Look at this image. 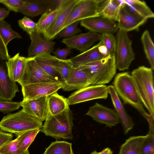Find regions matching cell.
<instances>
[{"mask_svg":"<svg viewBox=\"0 0 154 154\" xmlns=\"http://www.w3.org/2000/svg\"><path fill=\"white\" fill-rule=\"evenodd\" d=\"M10 11L0 7V20H3L8 15Z\"/></svg>","mask_w":154,"mask_h":154,"instance_id":"cell-46","label":"cell"},{"mask_svg":"<svg viewBox=\"0 0 154 154\" xmlns=\"http://www.w3.org/2000/svg\"><path fill=\"white\" fill-rule=\"evenodd\" d=\"M153 70L142 66L131 73L136 89L143 104L154 118V90Z\"/></svg>","mask_w":154,"mask_h":154,"instance_id":"cell-2","label":"cell"},{"mask_svg":"<svg viewBox=\"0 0 154 154\" xmlns=\"http://www.w3.org/2000/svg\"><path fill=\"white\" fill-rule=\"evenodd\" d=\"M123 0H103L99 9L100 16L117 21Z\"/></svg>","mask_w":154,"mask_h":154,"instance_id":"cell-24","label":"cell"},{"mask_svg":"<svg viewBox=\"0 0 154 154\" xmlns=\"http://www.w3.org/2000/svg\"><path fill=\"white\" fill-rule=\"evenodd\" d=\"M79 0H70L64 6L49 28L42 34L48 40L54 38L61 31L71 12Z\"/></svg>","mask_w":154,"mask_h":154,"instance_id":"cell-17","label":"cell"},{"mask_svg":"<svg viewBox=\"0 0 154 154\" xmlns=\"http://www.w3.org/2000/svg\"><path fill=\"white\" fill-rule=\"evenodd\" d=\"M106 48L108 54H115L116 45V38L112 33L101 34L100 40Z\"/></svg>","mask_w":154,"mask_h":154,"instance_id":"cell-35","label":"cell"},{"mask_svg":"<svg viewBox=\"0 0 154 154\" xmlns=\"http://www.w3.org/2000/svg\"><path fill=\"white\" fill-rule=\"evenodd\" d=\"M79 21L75 22L67 26L61 30L57 35L58 38H68L71 37L81 32L78 27Z\"/></svg>","mask_w":154,"mask_h":154,"instance_id":"cell-37","label":"cell"},{"mask_svg":"<svg viewBox=\"0 0 154 154\" xmlns=\"http://www.w3.org/2000/svg\"><path fill=\"white\" fill-rule=\"evenodd\" d=\"M42 121L36 119L22 109L4 116L0 122L1 130L14 133L17 136L26 131L41 129Z\"/></svg>","mask_w":154,"mask_h":154,"instance_id":"cell-5","label":"cell"},{"mask_svg":"<svg viewBox=\"0 0 154 154\" xmlns=\"http://www.w3.org/2000/svg\"><path fill=\"white\" fill-rule=\"evenodd\" d=\"M34 57L38 65L45 73L58 82L62 83L59 75L53 67L57 58L49 53L41 54Z\"/></svg>","mask_w":154,"mask_h":154,"instance_id":"cell-23","label":"cell"},{"mask_svg":"<svg viewBox=\"0 0 154 154\" xmlns=\"http://www.w3.org/2000/svg\"><path fill=\"white\" fill-rule=\"evenodd\" d=\"M48 112L52 115L58 114L69 106L67 98L56 92L48 96Z\"/></svg>","mask_w":154,"mask_h":154,"instance_id":"cell-27","label":"cell"},{"mask_svg":"<svg viewBox=\"0 0 154 154\" xmlns=\"http://www.w3.org/2000/svg\"><path fill=\"white\" fill-rule=\"evenodd\" d=\"M53 67L59 75L62 83L68 79L75 69L70 59L62 60L57 58Z\"/></svg>","mask_w":154,"mask_h":154,"instance_id":"cell-30","label":"cell"},{"mask_svg":"<svg viewBox=\"0 0 154 154\" xmlns=\"http://www.w3.org/2000/svg\"><path fill=\"white\" fill-rule=\"evenodd\" d=\"M42 82L59 83L44 71L37 63L34 57H28L22 76L17 82L22 86Z\"/></svg>","mask_w":154,"mask_h":154,"instance_id":"cell-8","label":"cell"},{"mask_svg":"<svg viewBox=\"0 0 154 154\" xmlns=\"http://www.w3.org/2000/svg\"><path fill=\"white\" fill-rule=\"evenodd\" d=\"M147 19L143 18L129 11L124 4L122 6L117 25L119 29L128 32L138 30L145 24Z\"/></svg>","mask_w":154,"mask_h":154,"instance_id":"cell-15","label":"cell"},{"mask_svg":"<svg viewBox=\"0 0 154 154\" xmlns=\"http://www.w3.org/2000/svg\"><path fill=\"white\" fill-rule=\"evenodd\" d=\"M146 56L150 65V68L154 69V45L149 31L145 30L141 38Z\"/></svg>","mask_w":154,"mask_h":154,"instance_id":"cell-31","label":"cell"},{"mask_svg":"<svg viewBox=\"0 0 154 154\" xmlns=\"http://www.w3.org/2000/svg\"><path fill=\"white\" fill-rule=\"evenodd\" d=\"M91 85L87 73L78 67H75L68 79L62 83L61 88L64 91L79 90Z\"/></svg>","mask_w":154,"mask_h":154,"instance_id":"cell-21","label":"cell"},{"mask_svg":"<svg viewBox=\"0 0 154 154\" xmlns=\"http://www.w3.org/2000/svg\"><path fill=\"white\" fill-rule=\"evenodd\" d=\"M47 3L46 2L25 1L24 5L18 12L31 17H35L43 14L49 9Z\"/></svg>","mask_w":154,"mask_h":154,"instance_id":"cell-28","label":"cell"},{"mask_svg":"<svg viewBox=\"0 0 154 154\" xmlns=\"http://www.w3.org/2000/svg\"><path fill=\"white\" fill-rule=\"evenodd\" d=\"M72 146V143L66 141L56 140L46 148L43 154H74Z\"/></svg>","mask_w":154,"mask_h":154,"instance_id":"cell-32","label":"cell"},{"mask_svg":"<svg viewBox=\"0 0 154 154\" xmlns=\"http://www.w3.org/2000/svg\"><path fill=\"white\" fill-rule=\"evenodd\" d=\"M108 94L107 86L105 85H91L77 90L67 98L69 105L98 99H106Z\"/></svg>","mask_w":154,"mask_h":154,"instance_id":"cell-9","label":"cell"},{"mask_svg":"<svg viewBox=\"0 0 154 154\" xmlns=\"http://www.w3.org/2000/svg\"><path fill=\"white\" fill-rule=\"evenodd\" d=\"M13 136L12 133L5 132L0 130V148L4 144L12 140Z\"/></svg>","mask_w":154,"mask_h":154,"instance_id":"cell-44","label":"cell"},{"mask_svg":"<svg viewBox=\"0 0 154 154\" xmlns=\"http://www.w3.org/2000/svg\"><path fill=\"white\" fill-rule=\"evenodd\" d=\"M19 137L7 143L0 148V154H18L23 153L19 148Z\"/></svg>","mask_w":154,"mask_h":154,"instance_id":"cell-36","label":"cell"},{"mask_svg":"<svg viewBox=\"0 0 154 154\" xmlns=\"http://www.w3.org/2000/svg\"><path fill=\"white\" fill-rule=\"evenodd\" d=\"M140 147L139 154H154V135L146 134Z\"/></svg>","mask_w":154,"mask_h":154,"instance_id":"cell-38","label":"cell"},{"mask_svg":"<svg viewBox=\"0 0 154 154\" xmlns=\"http://www.w3.org/2000/svg\"><path fill=\"white\" fill-rule=\"evenodd\" d=\"M80 25L89 31L101 34H113L118 30L117 23L115 21L101 16L82 20Z\"/></svg>","mask_w":154,"mask_h":154,"instance_id":"cell-13","label":"cell"},{"mask_svg":"<svg viewBox=\"0 0 154 154\" xmlns=\"http://www.w3.org/2000/svg\"><path fill=\"white\" fill-rule=\"evenodd\" d=\"M18 154H29V153L28 150V149L26 151L23 153Z\"/></svg>","mask_w":154,"mask_h":154,"instance_id":"cell-48","label":"cell"},{"mask_svg":"<svg viewBox=\"0 0 154 154\" xmlns=\"http://www.w3.org/2000/svg\"><path fill=\"white\" fill-rule=\"evenodd\" d=\"M113 152L109 148H106L100 152L99 154H112Z\"/></svg>","mask_w":154,"mask_h":154,"instance_id":"cell-47","label":"cell"},{"mask_svg":"<svg viewBox=\"0 0 154 154\" xmlns=\"http://www.w3.org/2000/svg\"><path fill=\"white\" fill-rule=\"evenodd\" d=\"M99 152H97L96 151H94L93 152H91V154H99Z\"/></svg>","mask_w":154,"mask_h":154,"instance_id":"cell-49","label":"cell"},{"mask_svg":"<svg viewBox=\"0 0 154 154\" xmlns=\"http://www.w3.org/2000/svg\"><path fill=\"white\" fill-rule=\"evenodd\" d=\"M10 58L7 47L5 45L0 35V58L7 61Z\"/></svg>","mask_w":154,"mask_h":154,"instance_id":"cell-43","label":"cell"},{"mask_svg":"<svg viewBox=\"0 0 154 154\" xmlns=\"http://www.w3.org/2000/svg\"><path fill=\"white\" fill-rule=\"evenodd\" d=\"M41 130L42 129L36 128L29 130L17 136L19 137L18 146L19 149L23 152L28 150L38 134Z\"/></svg>","mask_w":154,"mask_h":154,"instance_id":"cell-33","label":"cell"},{"mask_svg":"<svg viewBox=\"0 0 154 154\" xmlns=\"http://www.w3.org/2000/svg\"><path fill=\"white\" fill-rule=\"evenodd\" d=\"M86 115L91 117L96 122L110 128L116 126L120 122L115 110L97 102L90 107Z\"/></svg>","mask_w":154,"mask_h":154,"instance_id":"cell-11","label":"cell"},{"mask_svg":"<svg viewBox=\"0 0 154 154\" xmlns=\"http://www.w3.org/2000/svg\"><path fill=\"white\" fill-rule=\"evenodd\" d=\"M21 106V102H14L0 100V112L9 114L11 112L19 109Z\"/></svg>","mask_w":154,"mask_h":154,"instance_id":"cell-40","label":"cell"},{"mask_svg":"<svg viewBox=\"0 0 154 154\" xmlns=\"http://www.w3.org/2000/svg\"><path fill=\"white\" fill-rule=\"evenodd\" d=\"M25 1L22 0H0V3L4 5L9 9L18 12L23 5Z\"/></svg>","mask_w":154,"mask_h":154,"instance_id":"cell-41","label":"cell"},{"mask_svg":"<svg viewBox=\"0 0 154 154\" xmlns=\"http://www.w3.org/2000/svg\"><path fill=\"white\" fill-rule=\"evenodd\" d=\"M108 54L107 50L100 41L87 50L81 53L70 59L75 67L98 60Z\"/></svg>","mask_w":154,"mask_h":154,"instance_id":"cell-18","label":"cell"},{"mask_svg":"<svg viewBox=\"0 0 154 154\" xmlns=\"http://www.w3.org/2000/svg\"><path fill=\"white\" fill-rule=\"evenodd\" d=\"M0 35L7 47L12 40L22 38L20 34L13 30L10 25L4 20H0Z\"/></svg>","mask_w":154,"mask_h":154,"instance_id":"cell-34","label":"cell"},{"mask_svg":"<svg viewBox=\"0 0 154 154\" xmlns=\"http://www.w3.org/2000/svg\"><path fill=\"white\" fill-rule=\"evenodd\" d=\"M42 35L36 30L29 35L31 43L28 48V57L52 52L55 42L47 39Z\"/></svg>","mask_w":154,"mask_h":154,"instance_id":"cell-16","label":"cell"},{"mask_svg":"<svg viewBox=\"0 0 154 154\" xmlns=\"http://www.w3.org/2000/svg\"><path fill=\"white\" fill-rule=\"evenodd\" d=\"M101 35L89 31L69 38H64L62 42L68 48L75 49L82 53L90 48L95 43L100 41Z\"/></svg>","mask_w":154,"mask_h":154,"instance_id":"cell-12","label":"cell"},{"mask_svg":"<svg viewBox=\"0 0 154 154\" xmlns=\"http://www.w3.org/2000/svg\"><path fill=\"white\" fill-rule=\"evenodd\" d=\"M62 83L42 82L22 85L23 100L48 96L61 88Z\"/></svg>","mask_w":154,"mask_h":154,"instance_id":"cell-10","label":"cell"},{"mask_svg":"<svg viewBox=\"0 0 154 154\" xmlns=\"http://www.w3.org/2000/svg\"><path fill=\"white\" fill-rule=\"evenodd\" d=\"M116 33V45L115 54L117 69L124 71L128 69L134 59L135 54L132 47V41L128 32L119 29Z\"/></svg>","mask_w":154,"mask_h":154,"instance_id":"cell-6","label":"cell"},{"mask_svg":"<svg viewBox=\"0 0 154 154\" xmlns=\"http://www.w3.org/2000/svg\"><path fill=\"white\" fill-rule=\"evenodd\" d=\"M113 86L124 105L135 108L146 120L149 114L144 109L133 78L128 72L118 73L113 82Z\"/></svg>","mask_w":154,"mask_h":154,"instance_id":"cell-1","label":"cell"},{"mask_svg":"<svg viewBox=\"0 0 154 154\" xmlns=\"http://www.w3.org/2000/svg\"><path fill=\"white\" fill-rule=\"evenodd\" d=\"M70 1L53 10L49 9L42 14L37 23L36 31L42 34L45 32L51 25L64 5Z\"/></svg>","mask_w":154,"mask_h":154,"instance_id":"cell-25","label":"cell"},{"mask_svg":"<svg viewBox=\"0 0 154 154\" xmlns=\"http://www.w3.org/2000/svg\"><path fill=\"white\" fill-rule=\"evenodd\" d=\"M126 7L131 12L148 19L153 18L154 14L146 2L140 0H123Z\"/></svg>","mask_w":154,"mask_h":154,"instance_id":"cell-26","label":"cell"},{"mask_svg":"<svg viewBox=\"0 0 154 154\" xmlns=\"http://www.w3.org/2000/svg\"><path fill=\"white\" fill-rule=\"evenodd\" d=\"M103 1V0H79L71 12L61 30L76 21L100 16V7Z\"/></svg>","mask_w":154,"mask_h":154,"instance_id":"cell-7","label":"cell"},{"mask_svg":"<svg viewBox=\"0 0 154 154\" xmlns=\"http://www.w3.org/2000/svg\"><path fill=\"white\" fill-rule=\"evenodd\" d=\"M27 59L28 57L20 56L18 53L5 62L8 75L12 81L18 82L21 79Z\"/></svg>","mask_w":154,"mask_h":154,"instance_id":"cell-22","label":"cell"},{"mask_svg":"<svg viewBox=\"0 0 154 154\" xmlns=\"http://www.w3.org/2000/svg\"><path fill=\"white\" fill-rule=\"evenodd\" d=\"M71 52V49L67 48L62 49L57 48L53 54L57 58L62 60L66 59L68 56Z\"/></svg>","mask_w":154,"mask_h":154,"instance_id":"cell-42","label":"cell"},{"mask_svg":"<svg viewBox=\"0 0 154 154\" xmlns=\"http://www.w3.org/2000/svg\"><path fill=\"white\" fill-rule=\"evenodd\" d=\"M76 67L87 73L91 85H105L109 83L116 75L117 69L115 54H111Z\"/></svg>","mask_w":154,"mask_h":154,"instance_id":"cell-4","label":"cell"},{"mask_svg":"<svg viewBox=\"0 0 154 154\" xmlns=\"http://www.w3.org/2000/svg\"><path fill=\"white\" fill-rule=\"evenodd\" d=\"M73 126L72 114L69 106L56 115L48 112L41 131L56 139H72Z\"/></svg>","mask_w":154,"mask_h":154,"instance_id":"cell-3","label":"cell"},{"mask_svg":"<svg viewBox=\"0 0 154 154\" xmlns=\"http://www.w3.org/2000/svg\"><path fill=\"white\" fill-rule=\"evenodd\" d=\"M2 60L0 58V100L11 101L19 90L16 82L9 78Z\"/></svg>","mask_w":154,"mask_h":154,"instance_id":"cell-20","label":"cell"},{"mask_svg":"<svg viewBox=\"0 0 154 154\" xmlns=\"http://www.w3.org/2000/svg\"><path fill=\"white\" fill-rule=\"evenodd\" d=\"M146 120L149 126V130L148 134L154 135V118L149 114Z\"/></svg>","mask_w":154,"mask_h":154,"instance_id":"cell-45","label":"cell"},{"mask_svg":"<svg viewBox=\"0 0 154 154\" xmlns=\"http://www.w3.org/2000/svg\"><path fill=\"white\" fill-rule=\"evenodd\" d=\"M48 96L23 100L21 106L23 111L42 121L45 120L48 113Z\"/></svg>","mask_w":154,"mask_h":154,"instance_id":"cell-14","label":"cell"},{"mask_svg":"<svg viewBox=\"0 0 154 154\" xmlns=\"http://www.w3.org/2000/svg\"><path fill=\"white\" fill-rule=\"evenodd\" d=\"M146 136L130 137L121 145L119 154H139L141 146Z\"/></svg>","mask_w":154,"mask_h":154,"instance_id":"cell-29","label":"cell"},{"mask_svg":"<svg viewBox=\"0 0 154 154\" xmlns=\"http://www.w3.org/2000/svg\"><path fill=\"white\" fill-rule=\"evenodd\" d=\"M18 23L19 26L29 35L36 30L37 23L26 16L18 20Z\"/></svg>","mask_w":154,"mask_h":154,"instance_id":"cell-39","label":"cell"},{"mask_svg":"<svg viewBox=\"0 0 154 154\" xmlns=\"http://www.w3.org/2000/svg\"><path fill=\"white\" fill-rule=\"evenodd\" d=\"M108 94L110 95L113 105L123 127L124 133L127 134L132 129L134 123L131 117L126 111L120 97L113 85L107 86Z\"/></svg>","mask_w":154,"mask_h":154,"instance_id":"cell-19","label":"cell"}]
</instances>
